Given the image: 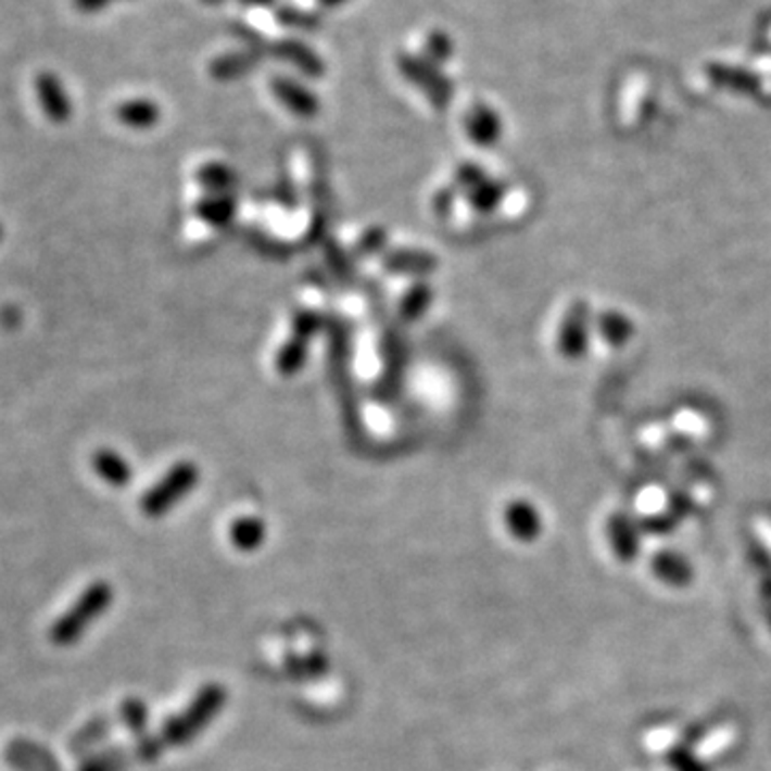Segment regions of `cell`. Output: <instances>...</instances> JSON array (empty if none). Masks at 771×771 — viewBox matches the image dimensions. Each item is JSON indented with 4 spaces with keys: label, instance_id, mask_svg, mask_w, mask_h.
Masks as SVG:
<instances>
[{
    "label": "cell",
    "instance_id": "obj_16",
    "mask_svg": "<svg viewBox=\"0 0 771 771\" xmlns=\"http://www.w3.org/2000/svg\"><path fill=\"white\" fill-rule=\"evenodd\" d=\"M257 63V54L255 52H231V54H222L219 59L213 61L211 65V74L217 79H238V77L247 76Z\"/></svg>",
    "mask_w": 771,
    "mask_h": 771
},
{
    "label": "cell",
    "instance_id": "obj_24",
    "mask_svg": "<svg viewBox=\"0 0 771 771\" xmlns=\"http://www.w3.org/2000/svg\"><path fill=\"white\" fill-rule=\"evenodd\" d=\"M425 54L431 65L446 63L453 56V41L442 30H431L425 39Z\"/></svg>",
    "mask_w": 771,
    "mask_h": 771
},
{
    "label": "cell",
    "instance_id": "obj_7",
    "mask_svg": "<svg viewBox=\"0 0 771 771\" xmlns=\"http://www.w3.org/2000/svg\"><path fill=\"white\" fill-rule=\"evenodd\" d=\"M114 116L121 125L136 129V131H147L153 129L161 121V108L156 105L153 99L147 97H134V99H125L116 105Z\"/></svg>",
    "mask_w": 771,
    "mask_h": 771
},
{
    "label": "cell",
    "instance_id": "obj_8",
    "mask_svg": "<svg viewBox=\"0 0 771 771\" xmlns=\"http://www.w3.org/2000/svg\"><path fill=\"white\" fill-rule=\"evenodd\" d=\"M504 521H506L508 532L521 542H532V540L539 539L540 532H542V517H540L539 508L526 500H517V502L508 504Z\"/></svg>",
    "mask_w": 771,
    "mask_h": 771
},
{
    "label": "cell",
    "instance_id": "obj_18",
    "mask_svg": "<svg viewBox=\"0 0 771 771\" xmlns=\"http://www.w3.org/2000/svg\"><path fill=\"white\" fill-rule=\"evenodd\" d=\"M750 557H753V568L759 577V592H761V601H763V609L770 621L771 628V555L766 551V546L761 544H753L750 546Z\"/></svg>",
    "mask_w": 771,
    "mask_h": 771
},
{
    "label": "cell",
    "instance_id": "obj_2",
    "mask_svg": "<svg viewBox=\"0 0 771 771\" xmlns=\"http://www.w3.org/2000/svg\"><path fill=\"white\" fill-rule=\"evenodd\" d=\"M226 700H228V693L219 684L204 686L200 693L195 694V698L189 703V707L185 711L169 718L161 726L159 737H161L163 746L165 748H180V746L193 742L226 707Z\"/></svg>",
    "mask_w": 771,
    "mask_h": 771
},
{
    "label": "cell",
    "instance_id": "obj_13",
    "mask_svg": "<svg viewBox=\"0 0 771 771\" xmlns=\"http://www.w3.org/2000/svg\"><path fill=\"white\" fill-rule=\"evenodd\" d=\"M273 50H275L277 56H281L283 61L292 63L301 74H305L308 77L324 76V63L305 43L286 39V41H279Z\"/></svg>",
    "mask_w": 771,
    "mask_h": 771
},
{
    "label": "cell",
    "instance_id": "obj_3",
    "mask_svg": "<svg viewBox=\"0 0 771 771\" xmlns=\"http://www.w3.org/2000/svg\"><path fill=\"white\" fill-rule=\"evenodd\" d=\"M200 482V469L191 462L176 463L142 497V513L151 519H161L178 506Z\"/></svg>",
    "mask_w": 771,
    "mask_h": 771
},
{
    "label": "cell",
    "instance_id": "obj_14",
    "mask_svg": "<svg viewBox=\"0 0 771 771\" xmlns=\"http://www.w3.org/2000/svg\"><path fill=\"white\" fill-rule=\"evenodd\" d=\"M609 539H611L614 551H616V555L621 561H632L639 555V546H641L639 532H636V528L632 526V521L628 517L619 515L611 521Z\"/></svg>",
    "mask_w": 771,
    "mask_h": 771
},
{
    "label": "cell",
    "instance_id": "obj_4",
    "mask_svg": "<svg viewBox=\"0 0 771 771\" xmlns=\"http://www.w3.org/2000/svg\"><path fill=\"white\" fill-rule=\"evenodd\" d=\"M35 92L41 112L54 125H67L74 116V101L65 81L54 72H39L35 77Z\"/></svg>",
    "mask_w": 771,
    "mask_h": 771
},
{
    "label": "cell",
    "instance_id": "obj_35",
    "mask_svg": "<svg viewBox=\"0 0 771 771\" xmlns=\"http://www.w3.org/2000/svg\"><path fill=\"white\" fill-rule=\"evenodd\" d=\"M2 238H4V228H2V224H0V242H2Z\"/></svg>",
    "mask_w": 771,
    "mask_h": 771
},
{
    "label": "cell",
    "instance_id": "obj_17",
    "mask_svg": "<svg viewBox=\"0 0 771 771\" xmlns=\"http://www.w3.org/2000/svg\"><path fill=\"white\" fill-rule=\"evenodd\" d=\"M198 213L206 224L228 226L231 217L236 215V202L230 193H213L211 198L198 204Z\"/></svg>",
    "mask_w": 771,
    "mask_h": 771
},
{
    "label": "cell",
    "instance_id": "obj_22",
    "mask_svg": "<svg viewBox=\"0 0 771 771\" xmlns=\"http://www.w3.org/2000/svg\"><path fill=\"white\" fill-rule=\"evenodd\" d=\"M134 763L131 748H112L88 759L79 771H125Z\"/></svg>",
    "mask_w": 771,
    "mask_h": 771
},
{
    "label": "cell",
    "instance_id": "obj_12",
    "mask_svg": "<svg viewBox=\"0 0 771 771\" xmlns=\"http://www.w3.org/2000/svg\"><path fill=\"white\" fill-rule=\"evenodd\" d=\"M384 268L388 273H399V275H429L438 268V260L431 253L425 251H392L384 257Z\"/></svg>",
    "mask_w": 771,
    "mask_h": 771
},
{
    "label": "cell",
    "instance_id": "obj_25",
    "mask_svg": "<svg viewBox=\"0 0 771 771\" xmlns=\"http://www.w3.org/2000/svg\"><path fill=\"white\" fill-rule=\"evenodd\" d=\"M500 198H502V187L497 182H489V180H482L478 187H473L469 191V202L480 213L495 208Z\"/></svg>",
    "mask_w": 771,
    "mask_h": 771
},
{
    "label": "cell",
    "instance_id": "obj_10",
    "mask_svg": "<svg viewBox=\"0 0 771 771\" xmlns=\"http://www.w3.org/2000/svg\"><path fill=\"white\" fill-rule=\"evenodd\" d=\"M92 469L105 484H110L114 489L129 486L131 478H134V469H131L129 462L112 448H99L92 455Z\"/></svg>",
    "mask_w": 771,
    "mask_h": 771
},
{
    "label": "cell",
    "instance_id": "obj_26",
    "mask_svg": "<svg viewBox=\"0 0 771 771\" xmlns=\"http://www.w3.org/2000/svg\"><path fill=\"white\" fill-rule=\"evenodd\" d=\"M319 326H321V319L315 311H299L294 315V337H299V339L311 341V337L319 330Z\"/></svg>",
    "mask_w": 771,
    "mask_h": 771
},
{
    "label": "cell",
    "instance_id": "obj_23",
    "mask_svg": "<svg viewBox=\"0 0 771 771\" xmlns=\"http://www.w3.org/2000/svg\"><path fill=\"white\" fill-rule=\"evenodd\" d=\"M121 720L140 737H144L149 726V707L140 698H127L121 705Z\"/></svg>",
    "mask_w": 771,
    "mask_h": 771
},
{
    "label": "cell",
    "instance_id": "obj_29",
    "mask_svg": "<svg viewBox=\"0 0 771 771\" xmlns=\"http://www.w3.org/2000/svg\"><path fill=\"white\" fill-rule=\"evenodd\" d=\"M279 22L281 24H288V26H294V28H308L315 24L313 15L308 13H303V11H296V9H283L279 13Z\"/></svg>",
    "mask_w": 771,
    "mask_h": 771
},
{
    "label": "cell",
    "instance_id": "obj_34",
    "mask_svg": "<svg viewBox=\"0 0 771 771\" xmlns=\"http://www.w3.org/2000/svg\"><path fill=\"white\" fill-rule=\"evenodd\" d=\"M324 4H328V7H337V4H341V2H345V0H321Z\"/></svg>",
    "mask_w": 771,
    "mask_h": 771
},
{
    "label": "cell",
    "instance_id": "obj_1",
    "mask_svg": "<svg viewBox=\"0 0 771 771\" xmlns=\"http://www.w3.org/2000/svg\"><path fill=\"white\" fill-rule=\"evenodd\" d=\"M114 603V587L108 581L90 583L76 603L50 625V641L56 647H72L86 634V630L103 616Z\"/></svg>",
    "mask_w": 771,
    "mask_h": 771
},
{
    "label": "cell",
    "instance_id": "obj_21",
    "mask_svg": "<svg viewBox=\"0 0 771 771\" xmlns=\"http://www.w3.org/2000/svg\"><path fill=\"white\" fill-rule=\"evenodd\" d=\"M307 347L308 341H305V339H299V337L290 339V341L281 347L279 356H277V369H279V374H283V376H294V374H299V371L305 367Z\"/></svg>",
    "mask_w": 771,
    "mask_h": 771
},
{
    "label": "cell",
    "instance_id": "obj_19",
    "mask_svg": "<svg viewBox=\"0 0 771 771\" xmlns=\"http://www.w3.org/2000/svg\"><path fill=\"white\" fill-rule=\"evenodd\" d=\"M200 182L213 193H230L238 182L236 172L224 163H208L198 172Z\"/></svg>",
    "mask_w": 771,
    "mask_h": 771
},
{
    "label": "cell",
    "instance_id": "obj_20",
    "mask_svg": "<svg viewBox=\"0 0 771 771\" xmlns=\"http://www.w3.org/2000/svg\"><path fill=\"white\" fill-rule=\"evenodd\" d=\"M431 303H433V290L427 283H416L414 288L407 290V294L401 301V317L405 321H416L427 313Z\"/></svg>",
    "mask_w": 771,
    "mask_h": 771
},
{
    "label": "cell",
    "instance_id": "obj_32",
    "mask_svg": "<svg viewBox=\"0 0 771 771\" xmlns=\"http://www.w3.org/2000/svg\"><path fill=\"white\" fill-rule=\"evenodd\" d=\"M453 204H455V189H444L440 195H435V211L440 215L451 213Z\"/></svg>",
    "mask_w": 771,
    "mask_h": 771
},
{
    "label": "cell",
    "instance_id": "obj_36",
    "mask_svg": "<svg viewBox=\"0 0 771 771\" xmlns=\"http://www.w3.org/2000/svg\"><path fill=\"white\" fill-rule=\"evenodd\" d=\"M204 2H224V0H204Z\"/></svg>",
    "mask_w": 771,
    "mask_h": 771
},
{
    "label": "cell",
    "instance_id": "obj_31",
    "mask_svg": "<svg viewBox=\"0 0 771 771\" xmlns=\"http://www.w3.org/2000/svg\"><path fill=\"white\" fill-rule=\"evenodd\" d=\"M114 0H74V7H76L79 13H86V15H92V13H99L103 9H108Z\"/></svg>",
    "mask_w": 771,
    "mask_h": 771
},
{
    "label": "cell",
    "instance_id": "obj_11",
    "mask_svg": "<svg viewBox=\"0 0 771 771\" xmlns=\"http://www.w3.org/2000/svg\"><path fill=\"white\" fill-rule=\"evenodd\" d=\"M465 129H467V134H469L473 144L491 147L502 136V121H500V114H495L489 105L478 103L467 114Z\"/></svg>",
    "mask_w": 771,
    "mask_h": 771
},
{
    "label": "cell",
    "instance_id": "obj_33",
    "mask_svg": "<svg viewBox=\"0 0 771 771\" xmlns=\"http://www.w3.org/2000/svg\"><path fill=\"white\" fill-rule=\"evenodd\" d=\"M247 4H255V7H266V4H273L275 0H244Z\"/></svg>",
    "mask_w": 771,
    "mask_h": 771
},
{
    "label": "cell",
    "instance_id": "obj_15",
    "mask_svg": "<svg viewBox=\"0 0 771 771\" xmlns=\"http://www.w3.org/2000/svg\"><path fill=\"white\" fill-rule=\"evenodd\" d=\"M230 539L238 551H257L266 540V523L260 517H242L231 523Z\"/></svg>",
    "mask_w": 771,
    "mask_h": 771
},
{
    "label": "cell",
    "instance_id": "obj_28",
    "mask_svg": "<svg viewBox=\"0 0 771 771\" xmlns=\"http://www.w3.org/2000/svg\"><path fill=\"white\" fill-rule=\"evenodd\" d=\"M482 180H484V176H482V169H480V167H476V165H471V163L459 167L457 185L463 187V189H469V191H471V189L478 187Z\"/></svg>",
    "mask_w": 771,
    "mask_h": 771
},
{
    "label": "cell",
    "instance_id": "obj_5",
    "mask_svg": "<svg viewBox=\"0 0 771 771\" xmlns=\"http://www.w3.org/2000/svg\"><path fill=\"white\" fill-rule=\"evenodd\" d=\"M399 69L409 81H414L420 90H425V94L433 101V105H438V108H446L448 105L451 94H453V86H451L448 77L442 76L435 69V65L425 63V61L414 59V56H401L399 59Z\"/></svg>",
    "mask_w": 771,
    "mask_h": 771
},
{
    "label": "cell",
    "instance_id": "obj_27",
    "mask_svg": "<svg viewBox=\"0 0 771 771\" xmlns=\"http://www.w3.org/2000/svg\"><path fill=\"white\" fill-rule=\"evenodd\" d=\"M386 247V231L382 228H374V230L367 231L361 242H358V253L361 255H376L380 253Z\"/></svg>",
    "mask_w": 771,
    "mask_h": 771
},
{
    "label": "cell",
    "instance_id": "obj_9",
    "mask_svg": "<svg viewBox=\"0 0 771 771\" xmlns=\"http://www.w3.org/2000/svg\"><path fill=\"white\" fill-rule=\"evenodd\" d=\"M654 574L669 587H688L693 581V564L678 551H662L654 557Z\"/></svg>",
    "mask_w": 771,
    "mask_h": 771
},
{
    "label": "cell",
    "instance_id": "obj_30",
    "mask_svg": "<svg viewBox=\"0 0 771 771\" xmlns=\"http://www.w3.org/2000/svg\"><path fill=\"white\" fill-rule=\"evenodd\" d=\"M671 763H673V768L678 771H709L703 763L694 761L688 753H682V750H675V753L671 755Z\"/></svg>",
    "mask_w": 771,
    "mask_h": 771
},
{
    "label": "cell",
    "instance_id": "obj_6",
    "mask_svg": "<svg viewBox=\"0 0 771 771\" xmlns=\"http://www.w3.org/2000/svg\"><path fill=\"white\" fill-rule=\"evenodd\" d=\"M270 88L275 92V97L296 116L301 118H313L319 112V99L317 94L305 88L303 84H299L296 79L290 77H275L270 81Z\"/></svg>",
    "mask_w": 771,
    "mask_h": 771
}]
</instances>
